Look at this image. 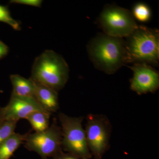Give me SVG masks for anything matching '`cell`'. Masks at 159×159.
<instances>
[{
  "mask_svg": "<svg viewBox=\"0 0 159 159\" xmlns=\"http://www.w3.org/2000/svg\"><path fill=\"white\" fill-rule=\"evenodd\" d=\"M88 49L94 65L107 74H113L125 63V41L122 38L99 34Z\"/></svg>",
  "mask_w": 159,
  "mask_h": 159,
  "instance_id": "1",
  "label": "cell"
},
{
  "mask_svg": "<svg viewBox=\"0 0 159 159\" xmlns=\"http://www.w3.org/2000/svg\"><path fill=\"white\" fill-rule=\"evenodd\" d=\"M125 41V63L156 65L159 59V34L157 30L138 26Z\"/></svg>",
  "mask_w": 159,
  "mask_h": 159,
  "instance_id": "2",
  "label": "cell"
},
{
  "mask_svg": "<svg viewBox=\"0 0 159 159\" xmlns=\"http://www.w3.org/2000/svg\"><path fill=\"white\" fill-rule=\"evenodd\" d=\"M69 74L68 65L62 56L47 50L35 58L31 78L57 92L65 85Z\"/></svg>",
  "mask_w": 159,
  "mask_h": 159,
  "instance_id": "3",
  "label": "cell"
},
{
  "mask_svg": "<svg viewBox=\"0 0 159 159\" xmlns=\"http://www.w3.org/2000/svg\"><path fill=\"white\" fill-rule=\"evenodd\" d=\"M59 119L62 127V145L69 153L80 159L92 157L89 150L85 130L82 126L83 118L68 116L61 113Z\"/></svg>",
  "mask_w": 159,
  "mask_h": 159,
  "instance_id": "4",
  "label": "cell"
},
{
  "mask_svg": "<svg viewBox=\"0 0 159 159\" xmlns=\"http://www.w3.org/2000/svg\"><path fill=\"white\" fill-rule=\"evenodd\" d=\"M99 22L105 34L120 38L128 37L138 26L130 11L115 6L103 9Z\"/></svg>",
  "mask_w": 159,
  "mask_h": 159,
  "instance_id": "5",
  "label": "cell"
},
{
  "mask_svg": "<svg viewBox=\"0 0 159 159\" xmlns=\"http://www.w3.org/2000/svg\"><path fill=\"white\" fill-rule=\"evenodd\" d=\"M62 132L60 128L53 123L41 132L26 134L25 147L29 150L38 153L43 159L54 157L61 151Z\"/></svg>",
  "mask_w": 159,
  "mask_h": 159,
  "instance_id": "6",
  "label": "cell"
},
{
  "mask_svg": "<svg viewBox=\"0 0 159 159\" xmlns=\"http://www.w3.org/2000/svg\"><path fill=\"white\" fill-rule=\"evenodd\" d=\"M85 132L87 143L91 154L95 159H102L108 148V123L101 117L89 116Z\"/></svg>",
  "mask_w": 159,
  "mask_h": 159,
  "instance_id": "7",
  "label": "cell"
},
{
  "mask_svg": "<svg viewBox=\"0 0 159 159\" xmlns=\"http://www.w3.org/2000/svg\"><path fill=\"white\" fill-rule=\"evenodd\" d=\"M130 69L133 72L131 88L139 94L153 92L159 86V75L149 65L134 63Z\"/></svg>",
  "mask_w": 159,
  "mask_h": 159,
  "instance_id": "8",
  "label": "cell"
},
{
  "mask_svg": "<svg viewBox=\"0 0 159 159\" xmlns=\"http://www.w3.org/2000/svg\"><path fill=\"white\" fill-rule=\"evenodd\" d=\"M3 110L6 120L17 122L20 119H26L34 112H49L40 105L35 98L19 97L12 94L8 105L3 108Z\"/></svg>",
  "mask_w": 159,
  "mask_h": 159,
  "instance_id": "9",
  "label": "cell"
},
{
  "mask_svg": "<svg viewBox=\"0 0 159 159\" xmlns=\"http://www.w3.org/2000/svg\"><path fill=\"white\" fill-rule=\"evenodd\" d=\"M32 80L34 83V96L38 102L51 113L56 111L59 106L57 92L48 87Z\"/></svg>",
  "mask_w": 159,
  "mask_h": 159,
  "instance_id": "10",
  "label": "cell"
},
{
  "mask_svg": "<svg viewBox=\"0 0 159 159\" xmlns=\"http://www.w3.org/2000/svg\"><path fill=\"white\" fill-rule=\"evenodd\" d=\"M10 78L13 87L11 94L19 97L35 98L34 83L31 78L26 79L16 74L11 75Z\"/></svg>",
  "mask_w": 159,
  "mask_h": 159,
  "instance_id": "11",
  "label": "cell"
},
{
  "mask_svg": "<svg viewBox=\"0 0 159 159\" xmlns=\"http://www.w3.org/2000/svg\"><path fill=\"white\" fill-rule=\"evenodd\" d=\"M26 134L22 135L14 133L1 144L0 159H9L20 145L25 142Z\"/></svg>",
  "mask_w": 159,
  "mask_h": 159,
  "instance_id": "12",
  "label": "cell"
},
{
  "mask_svg": "<svg viewBox=\"0 0 159 159\" xmlns=\"http://www.w3.org/2000/svg\"><path fill=\"white\" fill-rule=\"evenodd\" d=\"M51 114L46 112L35 111L29 115L26 119L30 122L35 132H41L49 127Z\"/></svg>",
  "mask_w": 159,
  "mask_h": 159,
  "instance_id": "13",
  "label": "cell"
},
{
  "mask_svg": "<svg viewBox=\"0 0 159 159\" xmlns=\"http://www.w3.org/2000/svg\"><path fill=\"white\" fill-rule=\"evenodd\" d=\"M17 121L6 120L0 125V145L14 133Z\"/></svg>",
  "mask_w": 159,
  "mask_h": 159,
  "instance_id": "14",
  "label": "cell"
},
{
  "mask_svg": "<svg viewBox=\"0 0 159 159\" xmlns=\"http://www.w3.org/2000/svg\"><path fill=\"white\" fill-rule=\"evenodd\" d=\"M0 22L8 24L16 31L20 30V23L11 17L8 6L0 5Z\"/></svg>",
  "mask_w": 159,
  "mask_h": 159,
  "instance_id": "15",
  "label": "cell"
},
{
  "mask_svg": "<svg viewBox=\"0 0 159 159\" xmlns=\"http://www.w3.org/2000/svg\"><path fill=\"white\" fill-rule=\"evenodd\" d=\"M133 12L134 16L140 21H147L150 19V9L148 6L144 4H139L136 5L134 8Z\"/></svg>",
  "mask_w": 159,
  "mask_h": 159,
  "instance_id": "16",
  "label": "cell"
},
{
  "mask_svg": "<svg viewBox=\"0 0 159 159\" xmlns=\"http://www.w3.org/2000/svg\"><path fill=\"white\" fill-rule=\"evenodd\" d=\"M42 2L43 1L41 0H11L10 1V3L12 4H21L36 7H40Z\"/></svg>",
  "mask_w": 159,
  "mask_h": 159,
  "instance_id": "17",
  "label": "cell"
},
{
  "mask_svg": "<svg viewBox=\"0 0 159 159\" xmlns=\"http://www.w3.org/2000/svg\"><path fill=\"white\" fill-rule=\"evenodd\" d=\"M9 52V47L0 40V60L7 56Z\"/></svg>",
  "mask_w": 159,
  "mask_h": 159,
  "instance_id": "18",
  "label": "cell"
},
{
  "mask_svg": "<svg viewBox=\"0 0 159 159\" xmlns=\"http://www.w3.org/2000/svg\"><path fill=\"white\" fill-rule=\"evenodd\" d=\"M54 159H80L77 157L71 154L70 153L66 154L63 153L62 151L54 157Z\"/></svg>",
  "mask_w": 159,
  "mask_h": 159,
  "instance_id": "19",
  "label": "cell"
},
{
  "mask_svg": "<svg viewBox=\"0 0 159 159\" xmlns=\"http://www.w3.org/2000/svg\"><path fill=\"white\" fill-rule=\"evenodd\" d=\"M5 120L3 108L0 107V125Z\"/></svg>",
  "mask_w": 159,
  "mask_h": 159,
  "instance_id": "20",
  "label": "cell"
}]
</instances>
